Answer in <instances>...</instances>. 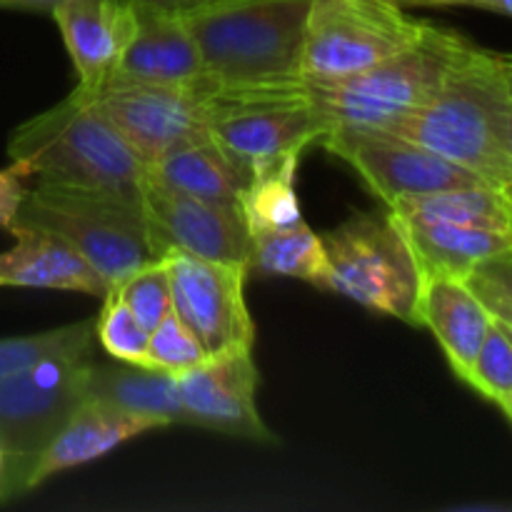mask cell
<instances>
[{"instance_id": "cell-15", "label": "cell", "mask_w": 512, "mask_h": 512, "mask_svg": "<svg viewBox=\"0 0 512 512\" xmlns=\"http://www.w3.org/2000/svg\"><path fill=\"white\" fill-rule=\"evenodd\" d=\"M50 18L63 35L78 88H95L110 78L138 30L133 0H63Z\"/></svg>"}, {"instance_id": "cell-13", "label": "cell", "mask_w": 512, "mask_h": 512, "mask_svg": "<svg viewBox=\"0 0 512 512\" xmlns=\"http://www.w3.org/2000/svg\"><path fill=\"white\" fill-rule=\"evenodd\" d=\"M173 310L200 340L208 358L253 350L255 325L245 305V265L168 255Z\"/></svg>"}, {"instance_id": "cell-26", "label": "cell", "mask_w": 512, "mask_h": 512, "mask_svg": "<svg viewBox=\"0 0 512 512\" xmlns=\"http://www.w3.org/2000/svg\"><path fill=\"white\" fill-rule=\"evenodd\" d=\"M90 348H95V318L78 320V323L45 330V333L0 338V378L25 368V365L50 358V355Z\"/></svg>"}, {"instance_id": "cell-2", "label": "cell", "mask_w": 512, "mask_h": 512, "mask_svg": "<svg viewBox=\"0 0 512 512\" xmlns=\"http://www.w3.org/2000/svg\"><path fill=\"white\" fill-rule=\"evenodd\" d=\"M313 0H233L188 15L213 88L250 90L303 83V45Z\"/></svg>"}, {"instance_id": "cell-21", "label": "cell", "mask_w": 512, "mask_h": 512, "mask_svg": "<svg viewBox=\"0 0 512 512\" xmlns=\"http://www.w3.org/2000/svg\"><path fill=\"white\" fill-rule=\"evenodd\" d=\"M85 398L115 405L128 413L145 415L165 428L170 425H188L183 403L178 395V378L165 370L148 368L115 360L98 363L93 360L85 383Z\"/></svg>"}, {"instance_id": "cell-24", "label": "cell", "mask_w": 512, "mask_h": 512, "mask_svg": "<svg viewBox=\"0 0 512 512\" xmlns=\"http://www.w3.org/2000/svg\"><path fill=\"white\" fill-rule=\"evenodd\" d=\"M300 155L263 160L250 168V180L240 193L238 208L248 233L280 230L303 223L300 200L295 193V173Z\"/></svg>"}, {"instance_id": "cell-35", "label": "cell", "mask_w": 512, "mask_h": 512, "mask_svg": "<svg viewBox=\"0 0 512 512\" xmlns=\"http://www.w3.org/2000/svg\"><path fill=\"white\" fill-rule=\"evenodd\" d=\"M505 70V88H508V153L512 160V53H500Z\"/></svg>"}, {"instance_id": "cell-30", "label": "cell", "mask_w": 512, "mask_h": 512, "mask_svg": "<svg viewBox=\"0 0 512 512\" xmlns=\"http://www.w3.org/2000/svg\"><path fill=\"white\" fill-rule=\"evenodd\" d=\"M203 360H208V353L188 330V325L173 313L150 333L148 340V368L165 370L170 375H180L185 370L195 368Z\"/></svg>"}, {"instance_id": "cell-1", "label": "cell", "mask_w": 512, "mask_h": 512, "mask_svg": "<svg viewBox=\"0 0 512 512\" xmlns=\"http://www.w3.org/2000/svg\"><path fill=\"white\" fill-rule=\"evenodd\" d=\"M393 133L443 155L493 188L512 180L508 88L500 53L465 43L438 93L400 120Z\"/></svg>"}, {"instance_id": "cell-33", "label": "cell", "mask_w": 512, "mask_h": 512, "mask_svg": "<svg viewBox=\"0 0 512 512\" xmlns=\"http://www.w3.org/2000/svg\"><path fill=\"white\" fill-rule=\"evenodd\" d=\"M138 8L155 10V13L178 15V18H188V15L203 13L208 8H218V5L233 3V0H133Z\"/></svg>"}, {"instance_id": "cell-18", "label": "cell", "mask_w": 512, "mask_h": 512, "mask_svg": "<svg viewBox=\"0 0 512 512\" xmlns=\"http://www.w3.org/2000/svg\"><path fill=\"white\" fill-rule=\"evenodd\" d=\"M10 235L15 238V245L0 253V288L108 293L105 280L55 235L33 228H15Z\"/></svg>"}, {"instance_id": "cell-29", "label": "cell", "mask_w": 512, "mask_h": 512, "mask_svg": "<svg viewBox=\"0 0 512 512\" xmlns=\"http://www.w3.org/2000/svg\"><path fill=\"white\" fill-rule=\"evenodd\" d=\"M463 383L478 390L483 398L493 400L495 405L500 400L512 398V343L508 335L500 330V325L495 323V318L493 328L485 335L478 358H475L473 368L465 375Z\"/></svg>"}, {"instance_id": "cell-9", "label": "cell", "mask_w": 512, "mask_h": 512, "mask_svg": "<svg viewBox=\"0 0 512 512\" xmlns=\"http://www.w3.org/2000/svg\"><path fill=\"white\" fill-rule=\"evenodd\" d=\"M428 20L413 18L398 0H313L303 45V80L335 83L390 55L423 33Z\"/></svg>"}, {"instance_id": "cell-5", "label": "cell", "mask_w": 512, "mask_h": 512, "mask_svg": "<svg viewBox=\"0 0 512 512\" xmlns=\"http://www.w3.org/2000/svg\"><path fill=\"white\" fill-rule=\"evenodd\" d=\"M465 43L458 30L428 20L413 43L383 63L335 83H305L330 128L393 130L438 93Z\"/></svg>"}, {"instance_id": "cell-28", "label": "cell", "mask_w": 512, "mask_h": 512, "mask_svg": "<svg viewBox=\"0 0 512 512\" xmlns=\"http://www.w3.org/2000/svg\"><path fill=\"white\" fill-rule=\"evenodd\" d=\"M110 290L118 293V298L128 305L130 313L145 325V330L153 333L170 313H173V293H170V278L165 260H155L145 268L135 270Z\"/></svg>"}, {"instance_id": "cell-3", "label": "cell", "mask_w": 512, "mask_h": 512, "mask_svg": "<svg viewBox=\"0 0 512 512\" xmlns=\"http://www.w3.org/2000/svg\"><path fill=\"white\" fill-rule=\"evenodd\" d=\"M10 160L38 180L140 198L148 165L78 93L25 120L8 138Z\"/></svg>"}, {"instance_id": "cell-7", "label": "cell", "mask_w": 512, "mask_h": 512, "mask_svg": "<svg viewBox=\"0 0 512 512\" xmlns=\"http://www.w3.org/2000/svg\"><path fill=\"white\" fill-rule=\"evenodd\" d=\"M95 348L50 355L0 378V443L10 500L30 493L28 480L50 440L85 400Z\"/></svg>"}, {"instance_id": "cell-20", "label": "cell", "mask_w": 512, "mask_h": 512, "mask_svg": "<svg viewBox=\"0 0 512 512\" xmlns=\"http://www.w3.org/2000/svg\"><path fill=\"white\" fill-rule=\"evenodd\" d=\"M390 213V210H388ZM403 230L418 268L425 278H458L465 280L475 265L512 250V233L465 225L430 223V220L403 218L390 213Z\"/></svg>"}, {"instance_id": "cell-41", "label": "cell", "mask_w": 512, "mask_h": 512, "mask_svg": "<svg viewBox=\"0 0 512 512\" xmlns=\"http://www.w3.org/2000/svg\"><path fill=\"white\" fill-rule=\"evenodd\" d=\"M500 193H503L505 198H508V203L512 205V180H508V183H505L503 188H500Z\"/></svg>"}, {"instance_id": "cell-34", "label": "cell", "mask_w": 512, "mask_h": 512, "mask_svg": "<svg viewBox=\"0 0 512 512\" xmlns=\"http://www.w3.org/2000/svg\"><path fill=\"white\" fill-rule=\"evenodd\" d=\"M63 0H0V10H23V13H53Z\"/></svg>"}, {"instance_id": "cell-36", "label": "cell", "mask_w": 512, "mask_h": 512, "mask_svg": "<svg viewBox=\"0 0 512 512\" xmlns=\"http://www.w3.org/2000/svg\"><path fill=\"white\" fill-rule=\"evenodd\" d=\"M470 5H478L483 10H493V13L510 15L512 18V0H473Z\"/></svg>"}, {"instance_id": "cell-17", "label": "cell", "mask_w": 512, "mask_h": 512, "mask_svg": "<svg viewBox=\"0 0 512 512\" xmlns=\"http://www.w3.org/2000/svg\"><path fill=\"white\" fill-rule=\"evenodd\" d=\"M115 75L185 88H213L205 78L198 45L185 20L145 8H138V30L120 58Z\"/></svg>"}, {"instance_id": "cell-40", "label": "cell", "mask_w": 512, "mask_h": 512, "mask_svg": "<svg viewBox=\"0 0 512 512\" xmlns=\"http://www.w3.org/2000/svg\"><path fill=\"white\" fill-rule=\"evenodd\" d=\"M495 323L500 325V330H503V333L508 335V340L512 343V325H510V323H505V320H498V318H495Z\"/></svg>"}, {"instance_id": "cell-6", "label": "cell", "mask_w": 512, "mask_h": 512, "mask_svg": "<svg viewBox=\"0 0 512 512\" xmlns=\"http://www.w3.org/2000/svg\"><path fill=\"white\" fill-rule=\"evenodd\" d=\"M328 270L320 288L373 313L420 325L423 273L390 213H353L323 235Z\"/></svg>"}, {"instance_id": "cell-39", "label": "cell", "mask_w": 512, "mask_h": 512, "mask_svg": "<svg viewBox=\"0 0 512 512\" xmlns=\"http://www.w3.org/2000/svg\"><path fill=\"white\" fill-rule=\"evenodd\" d=\"M500 410H503V413H505V418H508L510 420V423H512V398H505V400H500Z\"/></svg>"}, {"instance_id": "cell-8", "label": "cell", "mask_w": 512, "mask_h": 512, "mask_svg": "<svg viewBox=\"0 0 512 512\" xmlns=\"http://www.w3.org/2000/svg\"><path fill=\"white\" fill-rule=\"evenodd\" d=\"M203 105L208 138L245 170L263 160L303 155L330 130L305 80L285 88H213Z\"/></svg>"}, {"instance_id": "cell-37", "label": "cell", "mask_w": 512, "mask_h": 512, "mask_svg": "<svg viewBox=\"0 0 512 512\" xmlns=\"http://www.w3.org/2000/svg\"><path fill=\"white\" fill-rule=\"evenodd\" d=\"M10 503L8 495V465H5V450L3 443H0V505Z\"/></svg>"}, {"instance_id": "cell-4", "label": "cell", "mask_w": 512, "mask_h": 512, "mask_svg": "<svg viewBox=\"0 0 512 512\" xmlns=\"http://www.w3.org/2000/svg\"><path fill=\"white\" fill-rule=\"evenodd\" d=\"M15 228L43 230L68 243L105 280L108 290L158 260L140 198L133 195L38 180L25 193L10 225V230Z\"/></svg>"}, {"instance_id": "cell-16", "label": "cell", "mask_w": 512, "mask_h": 512, "mask_svg": "<svg viewBox=\"0 0 512 512\" xmlns=\"http://www.w3.org/2000/svg\"><path fill=\"white\" fill-rule=\"evenodd\" d=\"M163 428L165 425L153 418L128 413V410L100 403V400L85 398L75 408V413L70 415L68 423L63 425V430L50 440V445L38 458L33 473H30L28 490H35L45 480L55 478V475L65 473V470L80 468V465L105 458L115 448L138 438V435Z\"/></svg>"}, {"instance_id": "cell-22", "label": "cell", "mask_w": 512, "mask_h": 512, "mask_svg": "<svg viewBox=\"0 0 512 512\" xmlns=\"http://www.w3.org/2000/svg\"><path fill=\"white\" fill-rule=\"evenodd\" d=\"M148 178L183 195L210 203L238 205L250 170L235 163L210 138L183 145L148 165Z\"/></svg>"}, {"instance_id": "cell-25", "label": "cell", "mask_w": 512, "mask_h": 512, "mask_svg": "<svg viewBox=\"0 0 512 512\" xmlns=\"http://www.w3.org/2000/svg\"><path fill=\"white\" fill-rule=\"evenodd\" d=\"M250 270L305 280L320 288L328 270L323 235L313 233L305 220L290 228L250 233Z\"/></svg>"}, {"instance_id": "cell-27", "label": "cell", "mask_w": 512, "mask_h": 512, "mask_svg": "<svg viewBox=\"0 0 512 512\" xmlns=\"http://www.w3.org/2000/svg\"><path fill=\"white\" fill-rule=\"evenodd\" d=\"M103 308L95 318V340L113 360L148 365L150 330L135 318L115 290L103 295Z\"/></svg>"}, {"instance_id": "cell-23", "label": "cell", "mask_w": 512, "mask_h": 512, "mask_svg": "<svg viewBox=\"0 0 512 512\" xmlns=\"http://www.w3.org/2000/svg\"><path fill=\"white\" fill-rule=\"evenodd\" d=\"M388 210L395 215H403V218L512 233V205L498 188H490V185L450 188L438 190V193L400 198L390 203Z\"/></svg>"}, {"instance_id": "cell-32", "label": "cell", "mask_w": 512, "mask_h": 512, "mask_svg": "<svg viewBox=\"0 0 512 512\" xmlns=\"http://www.w3.org/2000/svg\"><path fill=\"white\" fill-rule=\"evenodd\" d=\"M28 178L33 175L18 160H10L8 168L0 170V228L10 230V225L15 223V215L28 193Z\"/></svg>"}, {"instance_id": "cell-12", "label": "cell", "mask_w": 512, "mask_h": 512, "mask_svg": "<svg viewBox=\"0 0 512 512\" xmlns=\"http://www.w3.org/2000/svg\"><path fill=\"white\" fill-rule=\"evenodd\" d=\"M140 208L158 260L190 255L213 263L245 265L250 270V233L238 205L183 195L145 175Z\"/></svg>"}, {"instance_id": "cell-38", "label": "cell", "mask_w": 512, "mask_h": 512, "mask_svg": "<svg viewBox=\"0 0 512 512\" xmlns=\"http://www.w3.org/2000/svg\"><path fill=\"white\" fill-rule=\"evenodd\" d=\"M400 5H453V3H473V0H398Z\"/></svg>"}, {"instance_id": "cell-11", "label": "cell", "mask_w": 512, "mask_h": 512, "mask_svg": "<svg viewBox=\"0 0 512 512\" xmlns=\"http://www.w3.org/2000/svg\"><path fill=\"white\" fill-rule=\"evenodd\" d=\"M320 143L345 160L385 205L438 190L488 185L470 170L393 130L330 128Z\"/></svg>"}, {"instance_id": "cell-10", "label": "cell", "mask_w": 512, "mask_h": 512, "mask_svg": "<svg viewBox=\"0 0 512 512\" xmlns=\"http://www.w3.org/2000/svg\"><path fill=\"white\" fill-rule=\"evenodd\" d=\"M210 90L148 83L115 73L95 88L75 85V93L118 130L145 165L208 138L203 98Z\"/></svg>"}, {"instance_id": "cell-19", "label": "cell", "mask_w": 512, "mask_h": 512, "mask_svg": "<svg viewBox=\"0 0 512 512\" xmlns=\"http://www.w3.org/2000/svg\"><path fill=\"white\" fill-rule=\"evenodd\" d=\"M420 325L433 330L453 373L465 380L485 335L493 328V313L465 280L425 278L420 293Z\"/></svg>"}, {"instance_id": "cell-14", "label": "cell", "mask_w": 512, "mask_h": 512, "mask_svg": "<svg viewBox=\"0 0 512 512\" xmlns=\"http://www.w3.org/2000/svg\"><path fill=\"white\" fill-rule=\"evenodd\" d=\"M175 378L188 425L255 443H275L255 403L258 370L250 350L215 355Z\"/></svg>"}, {"instance_id": "cell-31", "label": "cell", "mask_w": 512, "mask_h": 512, "mask_svg": "<svg viewBox=\"0 0 512 512\" xmlns=\"http://www.w3.org/2000/svg\"><path fill=\"white\" fill-rule=\"evenodd\" d=\"M465 283L483 300L493 318L512 325V250L475 265Z\"/></svg>"}]
</instances>
